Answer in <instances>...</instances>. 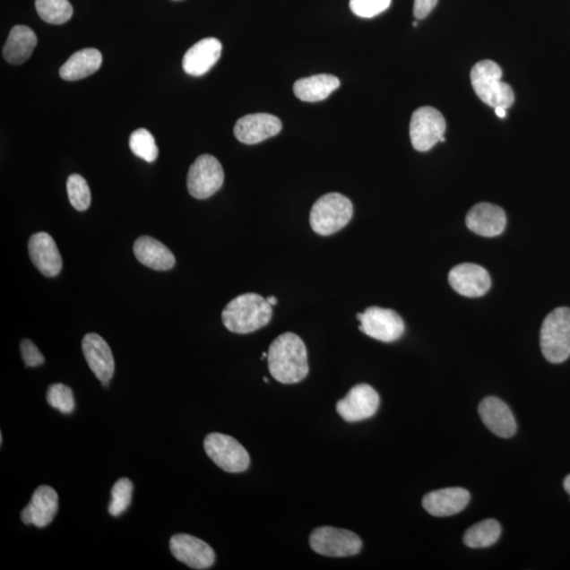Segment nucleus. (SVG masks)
Returning <instances> with one entry per match:
<instances>
[{"mask_svg":"<svg viewBox=\"0 0 570 570\" xmlns=\"http://www.w3.org/2000/svg\"><path fill=\"white\" fill-rule=\"evenodd\" d=\"M267 364L271 376L284 384L302 382L310 371L304 341L289 332L272 342L267 352Z\"/></svg>","mask_w":570,"mask_h":570,"instance_id":"obj_1","label":"nucleus"},{"mask_svg":"<svg viewBox=\"0 0 570 570\" xmlns=\"http://www.w3.org/2000/svg\"><path fill=\"white\" fill-rule=\"evenodd\" d=\"M272 317V307L263 296L247 293L236 297L225 307L222 323L236 334H249L264 328Z\"/></svg>","mask_w":570,"mask_h":570,"instance_id":"obj_2","label":"nucleus"},{"mask_svg":"<svg viewBox=\"0 0 570 570\" xmlns=\"http://www.w3.org/2000/svg\"><path fill=\"white\" fill-rule=\"evenodd\" d=\"M502 69L492 61H482L471 70V84L479 99L496 108L508 109L514 102L513 88L502 82Z\"/></svg>","mask_w":570,"mask_h":570,"instance_id":"obj_3","label":"nucleus"},{"mask_svg":"<svg viewBox=\"0 0 570 570\" xmlns=\"http://www.w3.org/2000/svg\"><path fill=\"white\" fill-rule=\"evenodd\" d=\"M353 204L341 194L331 193L319 198L312 207L310 224L315 233L331 236L347 227L353 217Z\"/></svg>","mask_w":570,"mask_h":570,"instance_id":"obj_4","label":"nucleus"},{"mask_svg":"<svg viewBox=\"0 0 570 570\" xmlns=\"http://www.w3.org/2000/svg\"><path fill=\"white\" fill-rule=\"evenodd\" d=\"M540 342L544 358L551 364H562L570 356V308L559 307L545 318Z\"/></svg>","mask_w":570,"mask_h":570,"instance_id":"obj_5","label":"nucleus"},{"mask_svg":"<svg viewBox=\"0 0 570 570\" xmlns=\"http://www.w3.org/2000/svg\"><path fill=\"white\" fill-rule=\"evenodd\" d=\"M204 450L219 468L229 473L245 472L251 464V457L246 448L236 438L222 433L207 436Z\"/></svg>","mask_w":570,"mask_h":570,"instance_id":"obj_6","label":"nucleus"},{"mask_svg":"<svg viewBox=\"0 0 570 570\" xmlns=\"http://www.w3.org/2000/svg\"><path fill=\"white\" fill-rule=\"evenodd\" d=\"M310 546L318 555L343 557L358 555L362 548V541L353 531L324 526L312 531Z\"/></svg>","mask_w":570,"mask_h":570,"instance_id":"obj_7","label":"nucleus"},{"mask_svg":"<svg viewBox=\"0 0 570 570\" xmlns=\"http://www.w3.org/2000/svg\"><path fill=\"white\" fill-rule=\"evenodd\" d=\"M446 121L441 112L432 107H421L414 112L410 123V139L414 150L425 152L438 142H445Z\"/></svg>","mask_w":570,"mask_h":570,"instance_id":"obj_8","label":"nucleus"},{"mask_svg":"<svg viewBox=\"0 0 570 570\" xmlns=\"http://www.w3.org/2000/svg\"><path fill=\"white\" fill-rule=\"evenodd\" d=\"M224 183V170L218 159L211 154L200 156L190 166L187 188L190 195L204 200L215 194Z\"/></svg>","mask_w":570,"mask_h":570,"instance_id":"obj_9","label":"nucleus"},{"mask_svg":"<svg viewBox=\"0 0 570 570\" xmlns=\"http://www.w3.org/2000/svg\"><path fill=\"white\" fill-rule=\"evenodd\" d=\"M359 330L364 334L383 342L401 340L405 332V324L399 314L389 308L367 307L365 313L358 314Z\"/></svg>","mask_w":570,"mask_h":570,"instance_id":"obj_10","label":"nucleus"},{"mask_svg":"<svg viewBox=\"0 0 570 570\" xmlns=\"http://www.w3.org/2000/svg\"><path fill=\"white\" fill-rule=\"evenodd\" d=\"M379 395L371 385H355L342 400L337 402L336 411L348 423H358L374 417L379 408Z\"/></svg>","mask_w":570,"mask_h":570,"instance_id":"obj_11","label":"nucleus"},{"mask_svg":"<svg viewBox=\"0 0 570 570\" xmlns=\"http://www.w3.org/2000/svg\"><path fill=\"white\" fill-rule=\"evenodd\" d=\"M169 548L177 561L193 569H209L216 562V554L211 546L190 534H175L170 539Z\"/></svg>","mask_w":570,"mask_h":570,"instance_id":"obj_12","label":"nucleus"},{"mask_svg":"<svg viewBox=\"0 0 570 570\" xmlns=\"http://www.w3.org/2000/svg\"><path fill=\"white\" fill-rule=\"evenodd\" d=\"M82 348L87 364L94 376L100 380L104 387H108L116 370L115 358L109 344L104 338L91 332L82 340Z\"/></svg>","mask_w":570,"mask_h":570,"instance_id":"obj_13","label":"nucleus"},{"mask_svg":"<svg viewBox=\"0 0 570 570\" xmlns=\"http://www.w3.org/2000/svg\"><path fill=\"white\" fill-rule=\"evenodd\" d=\"M451 287L462 296L477 298L484 296L491 287V279L484 267L464 263L453 267L449 272Z\"/></svg>","mask_w":570,"mask_h":570,"instance_id":"obj_14","label":"nucleus"},{"mask_svg":"<svg viewBox=\"0 0 570 570\" xmlns=\"http://www.w3.org/2000/svg\"><path fill=\"white\" fill-rule=\"evenodd\" d=\"M282 123L275 116L253 114L240 118L236 123L234 134L238 141L246 145H255L272 138L281 132Z\"/></svg>","mask_w":570,"mask_h":570,"instance_id":"obj_15","label":"nucleus"},{"mask_svg":"<svg viewBox=\"0 0 570 570\" xmlns=\"http://www.w3.org/2000/svg\"><path fill=\"white\" fill-rule=\"evenodd\" d=\"M29 255L32 263L46 277H56L61 272L63 260L56 243L47 233H38L30 238Z\"/></svg>","mask_w":570,"mask_h":570,"instance_id":"obj_16","label":"nucleus"},{"mask_svg":"<svg viewBox=\"0 0 570 570\" xmlns=\"http://www.w3.org/2000/svg\"><path fill=\"white\" fill-rule=\"evenodd\" d=\"M58 512V496L50 486H40L31 498V502L22 512L23 524H33L44 528L55 520Z\"/></svg>","mask_w":570,"mask_h":570,"instance_id":"obj_17","label":"nucleus"},{"mask_svg":"<svg viewBox=\"0 0 570 570\" xmlns=\"http://www.w3.org/2000/svg\"><path fill=\"white\" fill-rule=\"evenodd\" d=\"M479 418L494 435L509 438L515 435L516 423L512 410L497 397H486L479 403Z\"/></svg>","mask_w":570,"mask_h":570,"instance_id":"obj_18","label":"nucleus"},{"mask_svg":"<svg viewBox=\"0 0 570 570\" xmlns=\"http://www.w3.org/2000/svg\"><path fill=\"white\" fill-rule=\"evenodd\" d=\"M506 213L500 206L479 203L469 211L466 224L474 234L483 237H497L506 228Z\"/></svg>","mask_w":570,"mask_h":570,"instance_id":"obj_19","label":"nucleus"},{"mask_svg":"<svg viewBox=\"0 0 570 570\" xmlns=\"http://www.w3.org/2000/svg\"><path fill=\"white\" fill-rule=\"evenodd\" d=\"M222 53V44L217 39L209 38L190 47L183 57L182 66L189 75H203L215 66Z\"/></svg>","mask_w":570,"mask_h":570,"instance_id":"obj_20","label":"nucleus"},{"mask_svg":"<svg viewBox=\"0 0 570 570\" xmlns=\"http://www.w3.org/2000/svg\"><path fill=\"white\" fill-rule=\"evenodd\" d=\"M471 502V494L464 488H445L430 492L423 498V506L433 516L454 515L460 514Z\"/></svg>","mask_w":570,"mask_h":570,"instance_id":"obj_21","label":"nucleus"},{"mask_svg":"<svg viewBox=\"0 0 570 570\" xmlns=\"http://www.w3.org/2000/svg\"><path fill=\"white\" fill-rule=\"evenodd\" d=\"M134 252L142 264L152 270L168 271L176 264L170 249L151 237H140L134 243Z\"/></svg>","mask_w":570,"mask_h":570,"instance_id":"obj_22","label":"nucleus"},{"mask_svg":"<svg viewBox=\"0 0 570 570\" xmlns=\"http://www.w3.org/2000/svg\"><path fill=\"white\" fill-rule=\"evenodd\" d=\"M38 45V37L31 28L15 26L12 28L4 47L5 61L13 65H22L28 61Z\"/></svg>","mask_w":570,"mask_h":570,"instance_id":"obj_23","label":"nucleus"},{"mask_svg":"<svg viewBox=\"0 0 570 570\" xmlns=\"http://www.w3.org/2000/svg\"><path fill=\"white\" fill-rule=\"evenodd\" d=\"M102 62L103 56L99 50L87 48L71 56L59 70V75L65 81H80L97 73Z\"/></svg>","mask_w":570,"mask_h":570,"instance_id":"obj_24","label":"nucleus"},{"mask_svg":"<svg viewBox=\"0 0 570 570\" xmlns=\"http://www.w3.org/2000/svg\"><path fill=\"white\" fill-rule=\"evenodd\" d=\"M341 86V81L331 74L305 77L295 82L294 93L304 102L316 103L324 100Z\"/></svg>","mask_w":570,"mask_h":570,"instance_id":"obj_25","label":"nucleus"},{"mask_svg":"<svg viewBox=\"0 0 570 570\" xmlns=\"http://www.w3.org/2000/svg\"><path fill=\"white\" fill-rule=\"evenodd\" d=\"M502 528L496 520H485L466 531L464 543L471 548H485L496 544L500 539Z\"/></svg>","mask_w":570,"mask_h":570,"instance_id":"obj_26","label":"nucleus"},{"mask_svg":"<svg viewBox=\"0 0 570 570\" xmlns=\"http://www.w3.org/2000/svg\"><path fill=\"white\" fill-rule=\"evenodd\" d=\"M35 8L40 19L51 25H62L73 15L69 0H35Z\"/></svg>","mask_w":570,"mask_h":570,"instance_id":"obj_27","label":"nucleus"},{"mask_svg":"<svg viewBox=\"0 0 570 570\" xmlns=\"http://www.w3.org/2000/svg\"><path fill=\"white\" fill-rule=\"evenodd\" d=\"M130 150L148 163L156 161L159 156V150L153 135L144 128L135 130L130 135L129 140Z\"/></svg>","mask_w":570,"mask_h":570,"instance_id":"obj_28","label":"nucleus"},{"mask_svg":"<svg viewBox=\"0 0 570 570\" xmlns=\"http://www.w3.org/2000/svg\"><path fill=\"white\" fill-rule=\"evenodd\" d=\"M67 192L71 205L76 211L84 212L91 204V193L88 183L80 175H71L67 181Z\"/></svg>","mask_w":570,"mask_h":570,"instance_id":"obj_29","label":"nucleus"},{"mask_svg":"<svg viewBox=\"0 0 570 570\" xmlns=\"http://www.w3.org/2000/svg\"><path fill=\"white\" fill-rule=\"evenodd\" d=\"M134 484L132 480L124 478L117 480L111 490V501L108 512L111 515L118 516L126 512L132 504Z\"/></svg>","mask_w":570,"mask_h":570,"instance_id":"obj_30","label":"nucleus"},{"mask_svg":"<svg viewBox=\"0 0 570 570\" xmlns=\"http://www.w3.org/2000/svg\"><path fill=\"white\" fill-rule=\"evenodd\" d=\"M47 402L64 414L73 413L75 409L73 392L64 384L50 385L47 391Z\"/></svg>","mask_w":570,"mask_h":570,"instance_id":"obj_31","label":"nucleus"},{"mask_svg":"<svg viewBox=\"0 0 570 570\" xmlns=\"http://www.w3.org/2000/svg\"><path fill=\"white\" fill-rule=\"evenodd\" d=\"M392 0H350L353 13L362 19H372L390 7Z\"/></svg>","mask_w":570,"mask_h":570,"instance_id":"obj_32","label":"nucleus"},{"mask_svg":"<svg viewBox=\"0 0 570 570\" xmlns=\"http://www.w3.org/2000/svg\"><path fill=\"white\" fill-rule=\"evenodd\" d=\"M21 351L27 367H33L43 365L45 358L35 344L29 340L22 341Z\"/></svg>","mask_w":570,"mask_h":570,"instance_id":"obj_33","label":"nucleus"},{"mask_svg":"<svg viewBox=\"0 0 570 570\" xmlns=\"http://www.w3.org/2000/svg\"><path fill=\"white\" fill-rule=\"evenodd\" d=\"M438 0H414V16L417 20H424L436 7Z\"/></svg>","mask_w":570,"mask_h":570,"instance_id":"obj_34","label":"nucleus"},{"mask_svg":"<svg viewBox=\"0 0 570 570\" xmlns=\"http://www.w3.org/2000/svg\"><path fill=\"white\" fill-rule=\"evenodd\" d=\"M495 111L497 117L505 118L507 117V109L504 107H496Z\"/></svg>","mask_w":570,"mask_h":570,"instance_id":"obj_35","label":"nucleus"},{"mask_svg":"<svg viewBox=\"0 0 570 570\" xmlns=\"http://www.w3.org/2000/svg\"><path fill=\"white\" fill-rule=\"evenodd\" d=\"M564 488H566L567 494L570 496V474L564 479Z\"/></svg>","mask_w":570,"mask_h":570,"instance_id":"obj_36","label":"nucleus"},{"mask_svg":"<svg viewBox=\"0 0 570 570\" xmlns=\"http://www.w3.org/2000/svg\"><path fill=\"white\" fill-rule=\"evenodd\" d=\"M266 300H267V302H269V304L272 307V306H276L278 304V300H277L276 297H274V296L267 297Z\"/></svg>","mask_w":570,"mask_h":570,"instance_id":"obj_37","label":"nucleus"},{"mask_svg":"<svg viewBox=\"0 0 570 570\" xmlns=\"http://www.w3.org/2000/svg\"><path fill=\"white\" fill-rule=\"evenodd\" d=\"M264 358H267V353L266 352H263V358H261V359H264Z\"/></svg>","mask_w":570,"mask_h":570,"instance_id":"obj_38","label":"nucleus"},{"mask_svg":"<svg viewBox=\"0 0 570 570\" xmlns=\"http://www.w3.org/2000/svg\"><path fill=\"white\" fill-rule=\"evenodd\" d=\"M264 383L269 384V379H267L266 377L263 378Z\"/></svg>","mask_w":570,"mask_h":570,"instance_id":"obj_39","label":"nucleus"},{"mask_svg":"<svg viewBox=\"0 0 570 570\" xmlns=\"http://www.w3.org/2000/svg\"><path fill=\"white\" fill-rule=\"evenodd\" d=\"M413 26H414V27H418V22H413Z\"/></svg>","mask_w":570,"mask_h":570,"instance_id":"obj_40","label":"nucleus"},{"mask_svg":"<svg viewBox=\"0 0 570 570\" xmlns=\"http://www.w3.org/2000/svg\"><path fill=\"white\" fill-rule=\"evenodd\" d=\"M176 2H177V0H176Z\"/></svg>","mask_w":570,"mask_h":570,"instance_id":"obj_41","label":"nucleus"}]
</instances>
